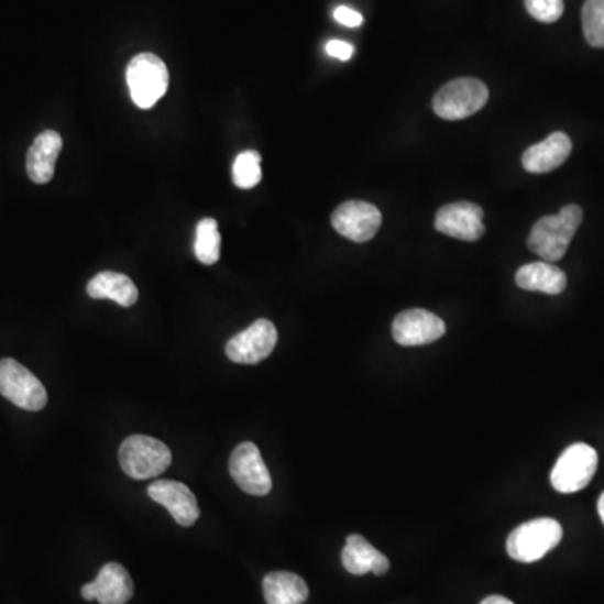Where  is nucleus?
Returning <instances> with one entry per match:
<instances>
[{"label": "nucleus", "mask_w": 604, "mask_h": 604, "mask_svg": "<svg viewBox=\"0 0 604 604\" xmlns=\"http://www.w3.org/2000/svg\"><path fill=\"white\" fill-rule=\"evenodd\" d=\"M118 455L124 474L136 481L158 477L172 463L171 449L149 435L128 437Z\"/></svg>", "instance_id": "nucleus-2"}, {"label": "nucleus", "mask_w": 604, "mask_h": 604, "mask_svg": "<svg viewBox=\"0 0 604 604\" xmlns=\"http://www.w3.org/2000/svg\"><path fill=\"white\" fill-rule=\"evenodd\" d=\"M435 229L459 241H479L485 233L484 210L472 201L449 204L437 212Z\"/></svg>", "instance_id": "nucleus-11"}, {"label": "nucleus", "mask_w": 604, "mask_h": 604, "mask_svg": "<svg viewBox=\"0 0 604 604\" xmlns=\"http://www.w3.org/2000/svg\"><path fill=\"white\" fill-rule=\"evenodd\" d=\"M488 89L481 79L459 78L447 83L433 98V111L442 120H465L487 105Z\"/></svg>", "instance_id": "nucleus-5"}, {"label": "nucleus", "mask_w": 604, "mask_h": 604, "mask_svg": "<svg viewBox=\"0 0 604 604\" xmlns=\"http://www.w3.org/2000/svg\"><path fill=\"white\" fill-rule=\"evenodd\" d=\"M597 513H600L601 520L604 524V492L601 494L600 502H597Z\"/></svg>", "instance_id": "nucleus-28"}, {"label": "nucleus", "mask_w": 604, "mask_h": 604, "mask_svg": "<svg viewBox=\"0 0 604 604\" xmlns=\"http://www.w3.org/2000/svg\"><path fill=\"white\" fill-rule=\"evenodd\" d=\"M516 283L520 289L558 296L568 286L564 271L551 262H530L517 271Z\"/></svg>", "instance_id": "nucleus-18"}, {"label": "nucleus", "mask_w": 604, "mask_h": 604, "mask_svg": "<svg viewBox=\"0 0 604 604\" xmlns=\"http://www.w3.org/2000/svg\"><path fill=\"white\" fill-rule=\"evenodd\" d=\"M393 338L402 347H424L446 334L443 319L425 309H408L399 312L393 321Z\"/></svg>", "instance_id": "nucleus-12"}, {"label": "nucleus", "mask_w": 604, "mask_h": 604, "mask_svg": "<svg viewBox=\"0 0 604 604\" xmlns=\"http://www.w3.org/2000/svg\"><path fill=\"white\" fill-rule=\"evenodd\" d=\"M334 19L340 22V24L347 25V28H360L364 21L363 15H361L360 12L347 8V6H340V8L336 9Z\"/></svg>", "instance_id": "nucleus-25"}, {"label": "nucleus", "mask_w": 604, "mask_h": 604, "mask_svg": "<svg viewBox=\"0 0 604 604\" xmlns=\"http://www.w3.org/2000/svg\"><path fill=\"white\" fill-rule=\"evenodd\" d=\"M127 81L134 105L142 110H150L165 96L171 76L158 56L142 53L128 64Z\"/></svg>", "instance_id": "nucleus-4"}, {"label": "nucleus", "mask_w": 604, "mask_h": 604, "mask_svg": "<svg viewBox=\"0 0 604 604\" xmlns=\"http://www.w3.org/2000/svg\"><path fill=\"white\" fill-rule=\"evenodd\" d=\"M219 226L216 219H204L198 222L197 238H195V255L201 264L213 265L220 259Z\"/></svg>", "instance_id": "nucleus-21"}, {"label": "nucleus", "mask_w": 604, "mask_h": 604, "mask_svg": "<svg viewBox=\"0 0 604 604\" xmlns=\"http://www.w3.org/2000/svg\"><path fill=\"white\" fill-rule=\"evenodd\" d=\"M277 344V329L268 319H257L245 331L233 336L227 343L230 361L239 364H259L273 354Z\"/></svg>", "instance_id": "nucleus-9"}, {"label": "nucleus", "mask_w": 604, "mask_h": 604, "mask_svg": "<svg viewBox=\"0 0 604 604\" xmlns=\"http://www.w3.org/2000/svg\"><path fill=\"white\" fill-rule=\"evenodd\" d=\"M326 53L331 57L340 61H350L354 54V47L350 43H344V41L332 40L326 44Z\"/></svg>", "instance_id": "nucleus-26"}, {"label": "nucleus", "mask_w": 604, "mask_h": 604, "mask_svg": "<svg viewBox=\"0 0 604 604\" xmlns=\"http://www.w3.org/2000/svg\"><path fill=\"white\" fill-rule=\"evenodd\" d=\"M583 31L590 46L604 47V0H586Z\"/></svg>", "instance_id": "nucleus-23"}, {"label": "nucleus", "mask_w": 604, "mask_h": 604, "mask_svg": "<svg viewBox=\"0 0 604 604\" xmlns=\"http://www.w3.org/2000/svg\"><path fill=\"white\" fill-rule=\"evenodd\" d=\"M336 232L350 241L363 244L372 241L382 227V212L363 200H348L338 207L331 217Z\"/></svg>", "instance_id": "nucleus-10"}, {"label": "nucleus", "mask_w": 604, "mask_h": 604, "mask_svg": "<svg viewBox=\"0 0 604 604\" xmlns=\"http://www.w3.org/2000/svg\"><path fill=\"white\" fill-rule=\"evenodd\" d=\"M597 469V453L586 443L568 447L551 472V484L561 494L583 491L593 481Z\"/></svg>", "instance_id": "nucleus-6"}, {"label": "nucleus", "mask_w": 604, "mask_h": 604, "mask_svg": "<svg viewBox=\"0 0 604 604\" xmlns=\"http://www.w3.org/2000/svg\"><path fill=\"white\" fill-rule=\"evenodd\" d=\"M230 477L249 495L264 497L273 491V479L255 443L244 442L233 449L229 462Z\"/></svg>", "instance_id": "nucleus-8"}, {"label": "nucleus", "mask_w": 604, "mask_h": 604, "mask_svg": "<svg viewBox=\"0 0 604 604\" xmlns=\"http://www.w3.org/2000/svg\"><path fill=\"white\" fill-rule=\"evenodd\" d=\"M524 2H526L527 12L545 24L559 21L564 12V0H524Z\"/></svg>", "instance_id": "nucleus-24"}, {"label": "nucleus", "mask_w": 604, "mask_h": 604, "mask_svg": "<svg viewBox=\"0 0 604 604\" xmlns=\"http://www.w3.org/2000/svg\"><path fill=\"white\" fill-rule=\"evenodd\" d=\"M341 561L348 573L354 576H363V574L373 573L376 576L389 571V561L385 554L373 548L370 542L360 534H353L348 537L347 546L341 552Z\"/></svg>", "instance_id": "nucleus-17"}, {"label": "nucleus", "mask_w": 604, "mask_h": 604, "mask_svg": "<svg viewBox=\"0 0 604 604\" xmlns=\"http://www.w3.org/2000/svg\"><path fill=\"white\" fill-rule=\"evenodd\" d=\"M562 539V527L558 520L541 517L520 524L507 539V554L517 562L539 561L556 548Z\"/></svg>", "instance_id": "nucleus-3"}, {"label": "nucleus", "mask_w": 604, "mask_h": 604, "mask_svg": "<svg viewBox=\"0 0 604 604\" xmlns=\"http://www.w3.org/2000/svg\"><path fill=\"white\" fill-rule=\"evenodd\" d=\"M261 153L248 150L235 158L232 166L233 184L239 188H252L262 180Z\"/></svg>", "instance_id": "nucleus-22"}, {"label": "nucleus", "mask_w": 604, "mask_h": 604, "mask_svg": "<svg viewBox=\"0 0 604 604\" xmlns=\"http://www.w3.org/2000/svg\"><path fill=\"white\" fill-rule=\"evenodd\" d=\"M0 395L28 411H40L46 407L47 392L37 376L11 358L0 360Z\"/></svg>", "instance_id": "nucleus-7"}, {"label": "nucleus", "mask_w": 604, "mask_h": 604, "mask_svg": "<svg viewBox=\"0 0 604 604\" xmlns=\"http://www.w3.org/2000/svg\"><path fill=\"white\" fill-rule=\"evenodd\" d=\"M481 604H514V603L513 601L507 600V597L497 596V594H494V596L485 597V600L482 601Z\"/></svg>", "instance_id": "nucleus-27"}, {"label": "nucleus", "mask_w": 604, "mask_h": 604, "mask_svg": "<svg viewBox=\"0 0 604 604\" xmlns=\"http://www.w3.org/2000/svg\"><path fill=\"white\" fill-rule=\"evenodd\" d=\"M134 584L130 573L118 562H108L99 569L98 578L81 590L86 601L99 604H127L133 597Z\"/></svg>", "instance_id": "nucleus-13"}, {"label": "nucleus", "mask_w": 604, "mask_h": 604, "mask_svg": "<svg viewBox=\"0 0 604 604\" xmlns=\"http://www.w3.org/2000/svg\"><path fill=\"white\" fill-rule=\"evenodd\" d=\"M583 222V209L580 206L562 207L556 216H546L534 223L527 239V248L542 261H561L568 252L571 241Z\"/></svg>", "instance_id": "nucleus-1"}, {"label": "nucleus", "mask_w": 604, "mask_h": 604, "mask_svg": "<svg viewBox=\"0 0 604 604\" xmlns=\"http://www.w3.org/2000/svg\"><path fill=\"white\" fill-rule=\"evenodd\" d=\"M573 143L562 131L549 134L545 142L537 143L524 152L523 166L529 174H548L561 166L571 155Z\"/></svg>", "instance_id": "nucleus-15"}, {"label": "nucleus", "mask_w": 604, "mask_h": 604, "mask_svg": "<svg viewBox=\"0 0 604 604\" xmlns=\"http://www.w3.org/2000/svg\"><path fill=\"white\" fill-rule=\"evenodd\" d=\"M262 590L267 604H305L309 597L306 581L287 571L267 574L262 583Z\"/></svg>", "instance_id": "nucleus-20"}, {"label": "nucleus", "mask_w": 604, "mask_h": 604, "mask_svg": "<svg viewBox=\"0 0 604 604\" xmlns=\"http://www.w3.org/2000/svg\"><path fill=\"white\" fill-rule=\"evenodd\" d=\"M149 495L172 514L178 526L191 527L200 517L194 492L177 481H156L149 487Z\"/></svg>", "instance_id": "nucleus-14"}, {"label": "nucleus", "mask_w": 604, "mask_h": 604, "mask_svg": "<svg viewBox=\"0 0 604 604\" xmlns=\"http://www.w3.org/2000/svg\"><path fill=\"white\" fill-rule=\"evenodd\" d=\"M88 296L92 299H111L123 308H131L139 300V287L130 277L120 273L105 271L88 283Z\"/></svg>", "instance_id": "nucleus-19"}, {"label": "nucleus", "mask_w": 604, "mask_h": 604, "mask_svg": "<svg viewBox=\"0 0 604 604\" xmlns=\"http://www.w3.org/2000/svg\"><path fill=\"white\" fill-rule=\"evenodd\" d=\"M61 150H63V139L57 131H43L34 140L28 152V163H25L29 178L34 184L44 185L53 180Z\"/></svg>", "instance_id": "nucleus-16"}]
</instances>
